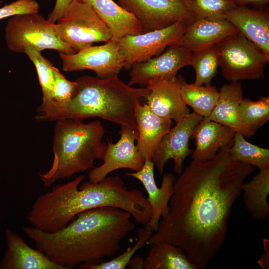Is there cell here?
<instances>
[{
    "mask_svg": "<svg viewBox=\"0 0 269 269\" xmlns=\"http://www.w3.org/2000/svg\"><path fill=\"white\" fill-rule=\"evenodd\" d=\"M229 145L212 159H192L176 179L167 214L147 244L167 242L182 248L196 269H203L224 243L233 206L251 165L232 160Z\"/></svg>",
    "mask_w": 269,
    "mask_h": 269,
    "instance_id": "obj_1",
    "label": "cell"
},
{
    "mask_svg": "<svg viewBox=\"0 0 269 269\" xmlns=\"http://www.w3.org/2000/svg\"><path fill=\"white\" fill-rule=\"evenodd\" d=\"M132 216L120 208L105 206L78 213L64 228L48 233L35 227L22 228L48 258L65 269L96 264L115 255L122 241L135 229Z\"/></svg>",
    "mask_w": 269,
    "mask_h": 269,
    "instance_id": "obj_2",
    "label": "cell"
},
{
    "mask_svg": "<svg viewBox=\"0 0 269 269\" xmlns=\"http://www.w3.org/2000/svg\"><path fill=\"white\" fill-rule=\"evenodd\" d=\"M84 179L80 175L39 195L27 214V221L43 231L54 233L64 228L80 212L112 206L128 212L138 224L148 223L151 207L141 190L128 189L118 175L80 184Z\"/></svg>",
    "mask_w": 269,
    "mask_h": 269,
    "instance_id": "obj_3",
    "label": "cell"
},
{
    "mask_svg": "<svg viewBox=\"0 0 269 269\" xmlns=\"http://www.w3.org/2000/svg\"><path fill=\"white\" fill-rule=\"evenodd\" d=\"M77 90L67 103L62 105H40L38 121L98 117L121 126H127L138 134L134 116L141 98L149 93L147 87L129 86L118 76L105 79L84 75L76 80Z\"/></svg>",
    "mask_w": 269,
    "mask_h": 269,
    "instance_id": "obj_4",
    "label": "cell"
},
{
    "mask_svg": "<svg viewBox=\"0 0 269 269\" xmlns=\"http://www.w3.org/2000/svg\"><path fill=\"white\" fill-rule=\"evenodd\" d=\"M105 130L96 120L68 119L56 121L54 130V158L50 169L39 176L45 187L69 178L79 172L94 168L96 159H102L107 144L103 142Z\"/></svg>",
    "mask_w": 269,
    "mask_h": 269,
    "instance_id": "obj_5",
    "label": "cell"
},
{
    "mask_svg": "<svg viewBox=\"0 0 269 269\" xmlns=\"http://www.w3.org/2000/svg\"><path fill=\"white\" fill-rule=\"evenodd\" d=\"M57 22L53 24L57 35L76 52L112 39L105 23L90 4L81 0H73Z\"/></svg>",
    "mask_w": 269,
    "mask_h": 269,
    "instance_id": "obj_6",
    "label": "cell"
},
{
    "mask_svg": "<svg viewBox=\"0 0 269 269\" xmlns=\"http://www.w3.org/2000/svg\"><path fill=\"white\" fill-rule=\"evenodd\" d=\"M219 67L230 82L265 77L269 56L240 33L227 37L218 44Z\"/></svg>",
    "mask_w": 269,
    "mask_h": 269,
    "instance_id": "obj_7",
    "label": "cell"
},
{
    "mask_svg": "<svg viewBox=\"0 0 269 269\" xmlns=\"http://www.w3.org/2000/svg\"><path fill=\"white\" fill-rule=\"evenodd\" d=\"M5 38L8 49L16 53H24L27 46L41 52L53 49L66 54L76 53L57 35L53 24L39 12L10 17L5 26Z\"/></svg>",
    "mask_w": 269,
    "mask_h": 269,
    "instance_id": "obj_8",
    "label": "cell"
},
{
    "mask_svg": "<svg viewBox=\"0 0 269 269\" xmlns=\"http://www.w3.org/2000/svg\"><path fill=\"white\" fill-rule=\"evenodd\" d=\"M188 24L179 21L164 28L139 34L127 35L117 44L124 61V68L156 56L169 46L180 43Z\"/></svg>",
    "mask_w": 269,
    "mask_h": 269,
    "instance_id": "obj_9",
    "label": "cell"
},
{
    "mask_svg": "<svg viewBox=\"0 0 269 269\" xmlns=\"http://www.w3.org/2000/svg\"><path fill=\"white\" fill-rule=\"evenodd\" d=\"M118 2L139 21L143 33L163 29L179 21L189 24L196 19L186 0H118Z\"/></svg>",
    "mask_w": 269,
    "mask_h": 269,
    "instance_id": "obj_10",
    "label": "cell"
},
{
    "mask_svg": "<svg viewBox=\"0 0 269 269\" xmlns=\"http://www.w3.org/2000/svg\"><path fill=\"white\" fill-rule=\"evenodd\" d=\"M64 71L90 70L101 79L118 76L124 61L116 42L110 40L99 46H91L75 53H59Z\"/></svg>",
    "mask_w": 269,
    "mask_h": 269,
    "instance_id": "obj_11",
    "label": "cell"
},
{
    "mask_svg": "<svg viewBox=\"0 0 269 269\" xmlns=\"http://www.w3.org/2000/svg\"><path fill=\"white\" fill-rule=\"evenodd\" d=\"M165 49L146 61L132 65L127 84L147 87L153 82L176 77L180 69L189 66L192 52L181 42Z\"/></svg>",
    "mask_w": 269,
    "mask_h": 269,
    "instance_id": "obj_12",
    "label": "cell"
},
{
    "mask_svg": "<svg viewBox=\"0 0 269 269\" xmlns=\"http://www.w3.org/2000/svg\"><path fill=\"white\" fill-rule=\"evenodd\" d=\"M120 127V139L114 144L107 143L103 163L88 173L89 181L98 182L118 169H129L136 172L142 168L145 160L134 143L138 134L127 126Z\"/></svg>",
    "mask_w": 269,
    "mask_h": 269,
    "instance_id": "obj_13",
    "label": "cell"
},
{
    "mask_svg": "<svg viewBox=\"0 0 269 269\" xmlns=\"http://www.w3.org/2000/svg\"><path fill=\"white\" fill-rule=\"evenodd\" d=\"M202 118L194 112L190 113L171 127L163 137L152 159L160 175L163 174L165 166L170 159L173 160L174 171L178 174L182 172L185 159L193 151L189 147V140Z\"/></svg>",
    "mask_w": 269,
    "mask_h": 269,
    "instance_id": "obj_14",
    "label": "cell"
},
{
    "mask_svg": "<svg viewBox=\"0 0 269 269\" xmlns=\"http://www.w3.org/2000/svg\"><path fill=\"white\" fill-rule=\"evenodd\" d=\"M154 167L151 160H145L139 171L125 173L126 176L139 180L147 193V199L151 207V216L148 223L144 226L153 232L157 230L161 218L165 217L168 213L169 203L176 181L172 174L167 173L163 175L161 186L158 187L154 177Z\"/></svg>",
    "mask_w": 269,
    "mask_h": 269,
    "instance_id": "obj_15",
    "label": "cell"
},
{
    "mask_svg": "<svg viewBox=\"0 0 269 269\" xmlns=\"http://www.w3.org/2000/svg\"><path fill=\"white\" fill-rule=\"evenodd\" d=\"M225 18L238 32L269 56V11L267 7L237 5L226 13Z\"/></svg>",
    "mask_w": 269,
    "mask_h": 269,
    "instance_id": "obj_16",
    "label": "cell"
},
{
    "mask_svg": "<svg viewBox=\"0 0 269 269\" xmlns=\"http://www.w3.org/2000/svg\"><path fill=\"white\" fill-rule=\"evenodd\" d=\"M147 87L149 93L146 103L156 115L177 123L190 113L182 99L176 76L153 82Z\"/></svg>",
    "mask_w": 269,
    "mask_h": 269,
    "instance_id": "obj_17",
    "label": "cell"
},
{
    "mask_svg": "<svg viewBox=\"0 0 269 269\" xmlns=\"http://www.w3.org/2000/svg\"><path fill=\"white\" fill-rule=\"evenodd\" d=\"M7 249L0 264L2 269H65L50 260L40 249H35L24 242L21 236L6 228Z\"/></svg>",
    "mask_w": 269,
    "mask_h": 269,
    "instance_id": "obj_18",
    "label": "cell"
},
{
    "mask_svg": "<svg viewBox=\"0 0 269 269\" xmlns=\"http://www.w3.org/2000/svg\"><path fill=\"white\" fill-rule=\"evenodd\" d=\"M219 94L216 104L205 118L228 126L245 137L253 136L256 131L243 121L239 113V105L244 99L240 81L223 85Z\"/></svg>",
    "mask_w": 269,
    "mask_h": 269,
    "instance_id": "obj_19",
    "label": "cell"
},
{
    "mask_svg": "<svg viewBox=\"0 0 269 269\" xmlns=\"http://www.w3.org/2000/svg\"><path fill=\"white\" fill-rule=\"evenodd\" d=\"M238 32L225 18L196 19L187 25L181 42L194 52L217 45Z\"/></svg>",
    "mask_w": 269,
    "mask_h": 269,
    "instance_id": "obj_20",
    "label": "cell"
},
{
    "mask_svg": "<svg viewBox=\"0 0 269 269\" xmlns=\"http://www.w3.org/2000/svg\"><path fill=\"white\" fill-rule=\"evenodd\" d=\"M235 133L228 126L203 118L195 128L191 137L195 142L192 159L202 161L212 159L220 149L232 145Z\"/></svg>",
    "mask_w": 269,
    "mask_h": 269,
    "instance_id": "obj_21",
    "label": "cell"
},
{
    "mask_svg": "<svg viewBox=\"0 0 269 269\" xmlns=\"http://www.w3.org/2000/svg\"><path fill=\"white\" fill-rule=\"evenodd\" d=\"M134 116L138 130L136 145L145 160H152L158 145L172 127V120L156 115L146 103L137 105Z\"/></svg>",
    "mask_w": 269,
    "mask_h": 269,
    "instance_id": "obj_22",
    "label": "cell"
},
{
    "mask_svg": "<svg viewBox=\"0 0 269 269\" xmlns=\"http://www.w3.org/2000/svg\"><path fill=\"white\" fill-rule=\"evenodd\" d=\"M90 4L112 33L111 40L117 42L127 35L139 34L143 29L131 13L113 0H81Z\"/></svg>",
    "mask_w": 269,
    "mask_h": 269,
    "instance_id": "obj_23",
    "label": "cell"
},
{
    "mask_svg": "<svg viewBox=\"0 0 269 269\" xmlns=\"http://www.w3.org/2000/svg\"><path fill=\"white\" fill-rule=\"evenodd\" d=\"M242 192L244 205L249 215L256 220L267 219L269 213V168L260 169L250 181L244 183Z\"/></svg>",
    "mask_w": 269,
    "mask_h": 269,
    "instance_id": "obj_24",
    "label": "cell"
},
{
    "mask_svg": "<svg viewBox=\"0 0 269 269\" xmlns=\"http://www.w3.org/2000/svg\"><path fill=\"white\" fill-rule=\"evenodd\" d=\"M144 269H196L182 248L167 242L150 244Z\"/></svg>",
    "mask_w": 269,
    "mask_h": 269,
    "instance_id": "obj_25",
    "label": "cell"
},
{
    "mask_svg": "<svg viewBox=\"0 0 269 269\" xmlns=\"http://www.w3.org/2000/svg\"><path fill=\"white\" fill-rule=\"evenodd\" d=\"M177 77L181 97L184 103L190 106L195 113L203 118L207 117L218 99L219 94L216 86L211 84L197 86L194 83H187L180 75Z\"/></svg>",
    "mask_w": 269,
    "mask_h": 269,
    "instance_id": "obj_26",
    "label": "cell"
},
{
    "mask_svg": "<svg viewBox=\"0 0 269 269\" xmlns=\"http://www.w3.org/2000/svg\"><path fill=\"white\" fill-rule=\"evenodd\" d=\"M229 154L232 160L257 167L259 170L269 168V149L249 142L240 133L235 132Z\"/></svg>",
    "mask_w": 269,
    "mask_h": 269,
    "instance_id": "obj_27",
    "label": "cell"
},
{
    "mask_svg": "<svg viewBox=\"0 0 269 269\" xmlns=\"http://www.w3.org/2000/svg\"><path fill=\"white\" fill-rule=\"evenodd\" d=\"M189 66L195 72L193 83L197 86L211 85L219 67V51L218 45L192 52Z\"/></svg>",
    "mask_w": 269,
    "mask_h": 269,
    "instance_id": "obj_28",
    "label": "cell"
},
{
    "mask_svg": "<svg viewBox=\"0 0 269 269\" xmlns=\"http://www.w3.org/2000/svg\"><path fill=\"white\" fill-rule=\"evenodd\" d=\"M153 233L144 226L138 231L135 244L129 246L121 254L107 261L102 260L96 264H80L76 267L80 269H124L134 254L147 244Z\"/></svg>",
    "mask_w": 269,
    "mask_h": 269,
    "instance_id": "obj_29",
    "label": "cell"
},
{
    "mask_svg": "<svg viewBox=\"0 0 269 269\" xmlns=\"http://www.w3.org/2000/svg\"><path fill=\"white\" fill-rule=\"evenodd\" d=\"M24 53L28 56L36 68L42 92V104H48L52 100L54 66L41 55V52L33 47L26 46Z\"/></svg>",
    "mask_w": 269,
    "mask_h": 269,
    "instance_id": "obj_30",
    "label": "cell"
},
{
    "mask_svg": "<svg viewBox=\"0 0 269 269\" xmlns=\"http://www.w3.org/2000/svg\"><path fill=\"white\" fill-rule=\"evenodd\" d=\"M239 110L243 121L256 131L269 120V96L256 101L244 98Z\"/></svg>",
    "mask_w": 269,
    "mask_h": 269,
    "instance_id": "obj_31",
    "label": "cell"
},
{
    "mask_svg": "<svg viewBox=\"0 0 269 269\" xmlns=\"http://www.w3.org/2000/svg\"><path fill=\"white\" fill-rule=\"evenodd\" d=\"M196 19L225 18L227 12L237 5L234 0H186Z\"/></svg>",
    "mask_w": 269,
    "mask_h": 269,
    "instance_id": "obj_32",
    "label": "cell"
},
{
    "mask_svg": "<svg viewBox=\"0 0 269 269\" xmlns=\"http://www.w3.org/2000/svg\"><path fill=\"white\" fill-rule=\"evenodd\" d=\"M77 83L68 80L56 67H54V84L52 101L46 105H62L68 102L76 94Z\"/></svg>",
    "mask_w": 269,
    "mask_h": 269,
    "instance_id": "obj_33",
    "label": "cell"
},
{
    "mask_svg": "<svg viewBox=\"0 0 269 269\" xmlns=\"http://www.w3.org/2000/svg\"><path fill=\"white\" fill-rule=\"evenodd\" d=\"M40 6L35 0H17L0 8V19L12 16L39 12Z\"/></svg>",
    "mask_w": 269,
    "mask_h": 269,
    "instance_id": "obj_34",
    "label": "cell"
},
{
    "mask_svg": "<svg viewBox=\"0 0 269 269\" xmlns=\"http://www.w3.org/2000/svg\"><path fill=\"white\" fill-rule=\"evenodd\" d=\"M73 0H56L54 8L49 14L47 21L54 24L63 15Z\"/></svg>",
    "mask_w": 269,
    "mask_h": 269,
    "instance_id": "obj_35",
    "label": "cell"
},
{
    "mask_svg": "<svg viewBox=\"0 0 269 269\" xmlns=\"http://www.w3.org/2000/svg\"><path fill=\"white\" fill-rule=\"evenodd\" d=\"M263 254L257 261L258 264L263 269H269V240L268 239H263Z\"/></svg>",
    "mask_w": 269,
    "mask_h": 269,
    "instance_id": "obj_36",
    "label": "cell"
},
{
    "mask_svg": "<svg viewBox=\"0 0 269 269\" xmlns=\"http://www.w3.org/2000/svg\"><path fill=\"white\" fill-rule=\"evenodd\" d=\"M237 5H250L257 7H267L269 0H234Z\"/></svg>",
    "mask_w": 269,
    "mask_h": 269,
    "instance_id": "obj_37",
    "label": "cell"
},
{
    "mask_svg": "<svg viewBox=\"0 0 269 269\" xmlns=\"http://www.w3.org/2000/svg\"><path fill=\"white\" fill-rule=\"evenodd\" d=\"M144 259L139 256L132 257L129 261L127 266L130 269H142Z\"/></svg>",
    "mask_w": 269,
    "mask_h": 269,
    "instance_id": "obj_38",
    "label": "cell"
},
{
    "mask_svg": "<svg viewBox=\"0 0 269 269\" xmlns=\"http://www.w3.org/2000/svg\"><path fill=\"white\" fill-rule=\"evenodd\" d=\"M1 3H2V1H1L0 0V4H1Z\"/></svg>",
    "mask_w": 269,
    "mask_h": 269,
    "instance_id": "obj_39",
    "label": "cell"
}]
</instances>
